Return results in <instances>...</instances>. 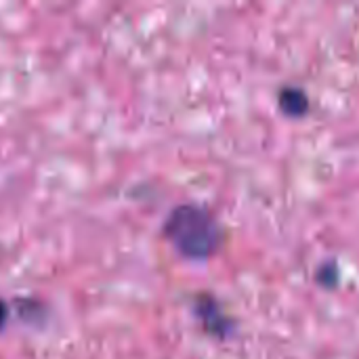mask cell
Here are the masks:
<instances>
[{
    "label": "cell",
    "mask_w": 359,
    "mask_h": 359,
    "mask_svg": "<svg viewBox=\"0 0 359 359\" xmlns=\"http://www.w3.org/2000/svg\"><path fill=\"white\" fill-rule=\"evenodd\" d=\"M166 240L187 259H206L217 252L221 244V229L217 221L202 208L185 204L170 212L164 225Z\"/></svg>",
    "instance_id": "obj_1"
},
{
    "label": "cell",
    "mask_w": 359,
    "mask_h": 359,
    "mask_svg": "<svg viewBox=\"0 0 359 359\" xmlns=\"http://www.w3.org/2000/svg\"><path fill=\"white\" fill-rule=\"evenodd\" d=\"M280 107L290 116H301L309 107V99L301 88H284L280 93Z\"/></svg>",
    "instance_id": "obj_2"
},
{
    "label": "cell",
    "mask_w": 359,
    "mask_h": 359,
    "mask_svg": "<svg viewBox=\"0 0 359 359\" xmlns=\"http://www.w3.org/2000/svg\"><path fill=\"white\" fill-rule=\"evenodd\" d=\"M6 320H8V307H6V303L0 299V330L6 326Z\"/></svg>",
    "instance_id": "obj_3"
}]
</instances>
